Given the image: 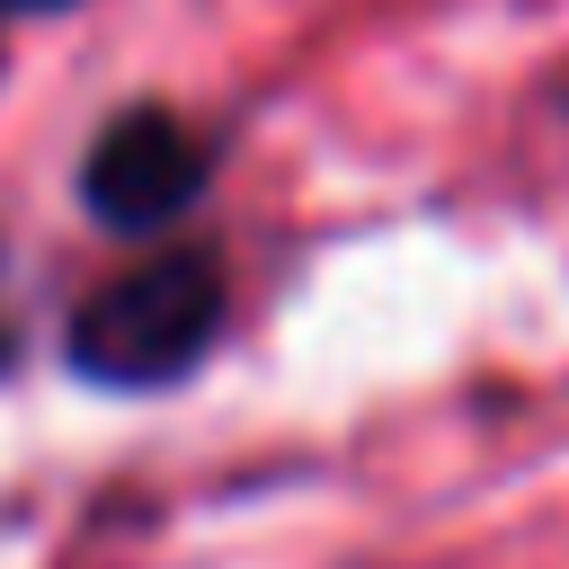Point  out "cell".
Returning a JSON list of instances; mask_svg holds the SVG:
<instances>
[{
	"label": "cell",
	"mask_w": 569,
	"mask_h": 569,
	"mask_svg": "<svg viewBox=\"0 0 569 569\" xmlns=\"http://www.w3.org/2000/svg\"><path fill=\"white\" fill-rule=\"evenodd\" d=\"M213 329H222V267L204 249H160L71 311V365L107 391H160L213 347Z\"/></svg>",
	"instance_id": "cell-1"
},
{
	"label": "cell",
	"mask_w": 569,
	"mask_h": 569,
	"mask_svg": "<svg viewBox=\"0 0 569 569\" xmlns=\"http://www.w3.org/2000/svg\"><path fill=\"white\" fill-rule=\"evenodd\" d=\"M0 356H9V329H0Z\"/></svg>",
	"instance_id": "cell-4"
},
{
	"label": "cell",
	"mask_w": 569,
	"mask_h": 569,
	"mask_svg": "<svg viewBox=\"0 0 569 569\" xmlns=\"http://www.w3.org/2000/svg\"><path fill=\"white\" fill-rule=\"evenodd\" d=\"M0 9H62V0H0Z\"/></svg>",
	"instance_id": "cell-3"
},
{
	"label": "cell",
	"mask_w": 569,
	"mask_h": 569,
	"mask_svg": "<svg viewBox=\"0 0 569 569\" xmlns=\"http://www.w3.org/2000/svg\"><path fill=\"white\" fill-rule=\"evenodd\" d=\"M80 196L107 231H160L204 196V142L169 116V107H124L89 160H80Z\"/></svg>",
	"instance_id": "cell-2"
}]
</instances>
